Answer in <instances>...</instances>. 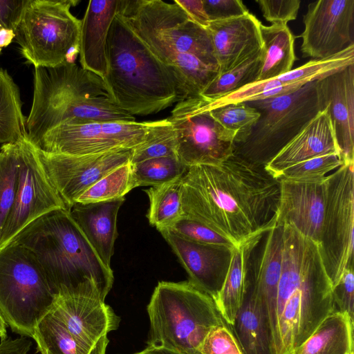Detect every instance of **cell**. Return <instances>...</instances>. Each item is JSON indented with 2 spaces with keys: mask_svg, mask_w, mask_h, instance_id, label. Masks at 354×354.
<instances>
[{
  "mask_svg": "<svg viewBox=\"0 0 354 354\" xmlns=\"http://www.w3.org/2000/svg\"><path fill=\"white\" fill-rule=\"evenodd\" d=\"M260 116L248 135L234 142L233 155L266 165L319 112L316 82L280 96L246 102Z\"/></svg>",
  "mask_w": 354,
  "mask_h": 354,
  "instance_id": "obj_8",
  "label": "cell"
},
{
  "mask_svg": "<svg viewBox=\"0 0 354 354\" xmlns=\"http://www.w3.org/2000/svg\"><path fill=\"white\" fill-rule=\"evenodd\" d=\"M188 168L176 157L153 158L131 164L134 188L170 182L183 176Z\"/></svg>",
  "mask_w": 354,
  "mask_h": 354,
  "instance_id": "obj_37",
  "label": "cell"
},
{
  "mask_svg": "<svg viewBox=\"0 0 354 354\" xmlns=\"http://www.w3.org/2000/svg\"><path fill=\"white\" fill-rule=\"evenodd\" d=\"M303 56L323 59L354 45V0L310 3L304 16Z\"/></svg>",
  "mask_w": 354,
  "mask_h": 354,
  "instance_id": "obj_16",
  "label": "cell"
},
{
  "mask_svg": "<svg viewBox=\"0 0 354 354\" xmlns=\"http://www.w3.org/2000/svg\"><path fill=\"white\" fill-rule=\"evenodd\" d=\"M159 232L187 271L188 281L214 300L228 272L232 248L195 243L167 229Z\"/></svg>",
  "mask_w": 354,
  "mask_h": 354,
  "instance_id": "obj_20",
  "label": "cell"
},
{
  "mask_svg": "<svg viewBox=\"0 0 354 354\" xmlns=\"http://www.w3.org/2000/svg\"><path fill=\"white\" fill-rule=\"evenodd\" d=\"M209 21H221L249 12L241 0H203Z\"/></svg>",
  "mask_w": 354,
  "mask_h": 354,
  "instance_id": "obj_45",
  "label": "cell"
},
{
  "mask_svg": "<svg viewBox=\"0 0 354 354\" xmlns=\"http://www.w3.org/2000/svg\"><path fill=\"white\" fill-rule=\"evenodd\" d=\"M37 151L50 183L68 209L93 184L130 162L133 149L84 156L50 153L38 147Z\"/></svg>",
  "mask_w": 354,
  "mask_h": 354,
  "instance_id": "obj_15",
  "label": "cell"
},
{
  "mask_svg": "<svg viewBox=\"0 0 354 354\" xmlns=\"http://www.w3.org/2000/svg\"><path fill=\"white\" fill-rule=\"evenodd\" d=\"M5 337H6V336H4L1 333H0V339Z\"/></svg>",
  "mask_w": 354,
  "mask_h": 354,
  "instance_id": "obj_51",
  "label": "cell"
},
{
  "mask_svg": "<svg viewBox=\"0 0 354 354\" xmlns=\"http://www.w3.org/2000/svg\"><path fill=\"white\" fill-rule=\"evenodd\" d=\"M18 184L15 201L0 236V250L41 216L66 207L50 183L37 147L28 136L18 141Z\"/></svg>",
  "mask_w": 354,
  "mask_h": 354,
  "instance_id": "obj_14",
  "label": "cell"
},
{
  "mask_svg": "<svg viewBox=\"0 0 354 354\" xmlns=\"http://www.w3.org/2000/svg\"><path fill=\"white\" fill-rule=\"evenodd\" d=\"M15 39V32L12 30L1 28L0 29V52L4 47L11 44Z\"/></svg>",
  "mask_w": 354,
  "mask_h": 354,
  "instance_id": "obj_48",
  "label": "cell"
},
{
  "mask_svg": "<svg viewBox=\"0 0 354 354\" xmlns=\"http://www.w3.org/2000/svg\"><path fill=\"white\" fill-rule=\"evenodd\" d=\"M352 64H354V45L329 57L312 59L277 78L286 84L304 86L322 80Z\"/></svg>",
  "mask_w": 354,
  "mask_h": 354,
  "instance_id": "obj_33",
  "label": "cell"
},
{
  "mask_svg": "<svg viewBox=\"0 0 354 354\" xmlns=\"http://www.w3.org/2000/svg\"><path fill=\"white\" fill-rule=\"evenodd\" d=\"M264 18L272 24L287 25L295 20L300 8V0H257Z\"/></svg>",
  "mask_w": 354,
  "mask_h": 354,
  "instance_id": "obj_43",
  "label": "cell"
},
{
  "mask_svg": "<svg viewBox=\"0 0 354 354\" xmlns=\"http://www.w3.org/2000/svg\"><path fill=\"white\" fill-rule=\"evenodd\" d=\"M264 233L253 236L232 250L224 283L214 300L222 318L230 326L234 325L243 303L250 254Z\"/></svg>",
  "mask_w": 354,
  "mask_h": 354,
  "instance_id": "obj_25",
  "label": "cell"
},
{
  "mask_svg": "<svg viewBox=\"0 0 354 354\" xmlns=\"http://www.w3.org/2000/svg\"><path fill=\"white\" fill-rule=\"evenodd\" d=\"M209 111L223 127L236 133L234 143L248 135L260 116L259 112L246 102L231 103Z\"/></svg>",
  "mask_w": 354,
  "mask_h": 354,
  "instance_id": "obj_40",
  "label": "cell"
},
{
  "mask_svg": "<svg viewBox=\"0 0 354 354\" xmlns=\"http://www.w3.org/2000/svg\"><path fill=\"white\" fill-rule=\"evenodd\" d=\"M10 243L32 254L55 294L61 290L97 288L105 299L112 288L111 268L101 261L67 209L41 216Z\"/></svg>",
  "mask_w": 354,
  "mask_h": 354,
  "instance_id": "obj_5",
  "label": "cell"
},
{
  "mask_svg": "<svg viewBox=\"0 0 354 354\" xmlns=\"http://www.w3.org/2000/svg\"><path fill=\"white\" fill-rule=\"evenodd\" d=\"M353 163H343L325 180L326 207L319 253L333 287L353 266Z\"/></svg>",
  "mask_w": 354,
  "mask_h": 354,
  "instance_id": "obj_11",
  "label": "cell"
},
{
  "mask_svg": "<svg viewBox=\"0 0 354 354\" xmlns=\"http://www.w3.org/2000/svg\"><path fill=\"white\" fill-rule=\"evenodd\" d=\"M153 123V121L64 123L47 131L35 145L47 153L69 156L134 149L147 140Z\"/></svg>",
  "mask_w": 354,
  "mask_h": 354,
  "instance_id": "obj_13",
  "label": "cell"
},
{
  "mask_svg": "<svg viewBox=\"0 0 354 354\" xmlns=\"http://www.w3.org/2000/svg\"><path fill=\"white\" fill-rule=\"evenodd\" d=\"M31 341L24 336L12 338L6 336L0 340V354H28Z\"/></svg>",
  "mask_w": 354,
  "mask_h": 354,
  "instance_id": "obj_47",
  "label": "cell"
},
{
  "mask_svg": "<svg viewBox=\"0 0 354 354\" xmlns=\"http://www.w3.org/2000/svg\"><path fill=\"white\" fill-rule=\"evenodd\" d=\"M261 25L250 12L209 22L206 29L211 38L219 74L235 67L262 48Z\"/></svg>",
  "mask_w": 354,
  "mask_h": 354,
  "instance_id": "obj_21",
  "label": "cell"
},
{
  "mask_svg": "<svg viewBox=\"0 0 354 354\" xmlns=\"http://www.w3.org/2000/svg\"><path fill=\"white\" fill-rule=\"evenodd\" d=\"M273 354H291L335 310L319 245L283 225Z\"/></svg>",
  "mask_w": 354,
  "mask_h": 354,
  "instance_id": "obj_3",
  "label": "cell"
},
{
  "mask_svg": "<svg viewBox=\"0 0 354 354\" xmlns=\"http://www.w3.org/2000/svg\"><path fill=\"white\" fill-rule=\"evenodd\" d=\"M133 354H180L176 352L155 346H147L143 351Z\"/></svg>",
  "mask_w": 354,
  "mask_h": 354,
  "instance_id": "obj_49",
  "label": "cell"
},
{
  "mask_svg": "<svg viewBox=\"0 0 354 354\" xmlns=\"http://www.w3.org/2000/svg\"><path fill=\"white\" fill-rule=\"evenodd\" d=\"M339 156L333 125L325 109L319 111L264 167L278 179L286 169L327 154Z\"/></svg>",
  "mask_w": 354,
  "mask_h": 354,
  "instance_id": "obj_22",
  "label": "cell"
},
{
  "mask_svg": "<svg viewBox=\"0 0 354 354\" xmlns=\"http://www.w3.org/2000/svg\"><path fill=\"white\" fill-rule=\"evenodd\" d=\"M343 162L339 156L331 153L313 158L283 170L278 179L300 183H321L328 174L338 169Z\"/></svg>",
  "mask_w": 354,
  "mask_h": 354,
  "instance_id": "obj_39",
  "label": "cell"
},
{
  "mask_svg": "<svg viewBox=\"0 0 354 354\" xmlns=\"http://www.w3.org/2000/svg\"><path fill=\"white\" fill-rule=\"evenodd\" d=\"M194 22L207 28L209 20L205 10L203 0H174Z\"/></svg>",
  "mask_w": 354,
  "mask_h": 354,
  "instance_id": "obj_46",
  "label": "cell"
},
{
  "mask_svg": "<svg viewBox=\"0 0 354 354\" xmlns=\"http://www.w3.org/2000/svg\"><path fill=\"white\" fill-rule=\"evenodd\" d=\"M18 141L0 147V236L12 207L17 189Z\"/></svg>",
  "mask_w": 354,
  "mask_h": 354,
  "instance_id": "obj_35",
  "label": "cell"
},
{
  "mask_svg": "<svg viewBox=\"0 0 354 354\" xmlns=\"http://www.w3.org/2000/svg\"><path fill=\"white\" fill-rule=\"evenodd\" d=\"M73 0H26L15 26L21 55L34 67H54L79 53L81 20Z\"/></svg>",
  "mask_w": 354,
  "mask_h": 354,
  "instance_id": "obj_9",
  "label": "cell"
},
{
  "mask_svg": "<svg viewBox=\"0 0 354 354\" xmlns=\"http://www.w3.org/2000/svg\"><path fill=\"white\" fill-rule=\"evenodd\" d=\"M163 157L178 158L176 134L168 118L153 121L147 140L133 149L130 162Z\"/></svg>",
  "mask_w": 354,
  "mask_h": 354,
  "instance_id": "obj_34",
  "label": "cell"
},
{
  "mask_svg": "<svg viewBox=\"0 0 354 354\" xmlns=\"http://www.w3.org/2000/svg\"><path fill=\"white\" fill-rule=\"evenodd\" d=\"M134 188L131 162L118 167L87 189L75 203H88L115 200Z\"/></svg>",
  "mask_w": 354,
  "mask_h": 354,
  "instance_id": "obj_36",
  "label": "cell"
},
{
  "mask_svg": "<svg viewBox=\"0 0 354 354\" xmlns=\"http://www.w3.org/2000/svg\"><path fill=\"white\" fill-rule=\"evenodd\" d=\"M230 328L243 354H272L270 334L247 281L242 305Z\"/></svg>",
  "mask_w": 354,
  "mask_h": 354,
  "instance_id": "obj_27",
  "label": "cell"
},
{
  "mask_svg": "<svg viewBox=\"0 0 354 354\" xmlns=\"http://www.w3.org/2000/svg\"><path fill=\"white\" fill-rule=\"evenodd\" d=\"M283 231V225L274 223L263 234L250 254L247 274V282L271 336L272 353L277 337V297L281 271Z\"/></svg>",
  "mask_w": 354,
  "mask_h": 354,
  "instance_id": "obj_17",
  "label": "cell"
},
{
  "mask_svg": "<svg viewBox=\"0 0 354 354\" xmlns=\"http://www.w3.org/2000/svg\"><path fill=\"white\" fill-rule=\"evenodd\" d=\"M124 197L88 203H75L68 210L103 264L111 268L118 236L117 216Z\"/></svg>",
  "mask_w": 354,
  "mask_h": 354,
  "instance_id": "obj_24",
  "label": "cell"
},
{
  "mask_svg": "<svg viewBox=\"0 0 354 354\" xmlns=\"http://www.w3.org/2000/svg\"><path fill=\"white\" fill-rule=\"evenodd\" d=\"M54 291L32 254L10 243L0 250V313L13 333L32 337Z\"/></svg>",
  "mask_w": 354,
  "mask_h": 354,
  "instance_id": "obj_10",
  "label": "cell"
},
{
  "mask_svg": "<svg viewBox=\"0 0 354 354\" xmlns=\"http://www.w3.org/2000/svg\"><path fill=\"white\" fill-rule=\"evenodd\" d=\"M333 297L338 310L348 314L354 320L353 266L346 268L337 283L333 287Z\"/></svg>",
  "mask_w": 354,
  "mask_h": 354,
  "instance_id": "obj_44",
  "label": "cell"
},
{
  "mask_svg": "<svg viewBox=\"0 0 354 354\" xmlns=\"http://www.w3.org/2000/svg\"><path fill=\"white\" fill-rule=\"evenodd\" d=\"M119 0H95L88 3L81 20L79 39L80 66L104 79L106 73V41Z\"/></svg>",
  "mask_w": 354,
  "mask_h": 354,
  "instance_id": "obj_23",
  "label": "cell"
},
{
  "mask_svg": "<svg viewBox=\"0 0 354 354\" xmlns=\"http://www.w3.org/2000/svg\"><path fill=\"white\" fill-rule=\"evenodd\" d=\"M279 180L280 200L274 223L289 225L319 245L326 207V180L321 183Z\"/></svg>",
  "mask_w": 354,
  "mask_h": 354,
  "instance_id": "obj_18",
  "label": "cell"
},
{
  "mask_svg": "<svg viewBox=\"0 0 354 354\" xmlns=\"http://www.w3.org/2000/svg\"><path fill=\"white\" fill-rule=\"evenodd\" d=\"M354 354V353H353Z\"/></svg>",
  "mask_w": 354,
  "mask_h": 354,
  "instance_id": "obj_52",
  "label": "cell"
},
{
  "mask_svg": "<svg viewBox=\"0 0 354 354\" xmlns=\"http://www.w3.org/2000/svg\"><path fill=\"white\" fill-rule=\"evenodd\" d=\"M106 62V87L129 114H155L179 101L167 68L118 13L108 33Z\"/></svg>",
  "mask_w": 354,
  "mask_h": 354,
  "instance_id": "obj_6",
  "label": "cell"
},
{
  "mask_svg": "<svg viewBox=\"0 0 354 354\" xmlns=\"http://www.w3.org/2000/svg\"><path fill=\"white\" fill-rule=\"evenodd\" d=\"M263 49L230 70L221 73L202 92L201 96L209 101L215 100L243 86L257 82L262 64Z\"/></svg>",
  "mask_w": 354,
  "mask_h": 354,
  "instance_id": "obj_32",
  "label": "cell"
},
{
  "mask_svg": "<svg viewBox=\"0 0 354 354\" xmlns=\"http://www.w3.org/2000/svg\"><path fill=\"white\" fill-rule=\"evenodd\" d=\"M147 346L180 354H200L208 333L225 322L214 299L189 281H160L147 306Z\"/></svg>",
  "mask_w": 354,
  "mask_h": 354,
  "instance_id": "obj_7",
  "label": "cell"
},
{
  "mask_svg": "<svg viewBox=\"0 0 354 354\" xmlns=\"http://www.w3.org/2000/svg\"><path fill=\"white\" fill-rule=\"evenodd\" d=\"M169 231L187 241L214 246L233 248L236 246L227 239L205 225L183 216L169 229Z\"/></svg>",
  "mask_w": 354,
  "mask_h": 354,
  "instance_id": "obj_41",
  "label": "cell"
},
{
  "mask_svg": "<svg viewBox=\"0 0 354 354\" xmlns=\"http://www.w3.org/2000/svg\"><path fill=\"white\" fill-rule=\"evenodd\" d=\"M6 328L7 324L0 313V333H1L4 336H7Z\"/></svg>",
  "mask_w": 354,
  "mask_h": 354,
  "instance_id": "obj_50",
  "label": "cell"
},
{
  "mask_svg": "<svg viewBox=\"0 0 354 354\" xmlns=\"http://www.w3.org/2000/svg\"><path fill=\"white\" fill-rule=\"evenodd\" d=\"M263 59L258 81L278 77L292 70L296 59L295 37L287 25L260 26Z\"/></svg>",
  "mask_w": 354,
  "mask_h": 354,
  "instance_id": "obj_28",
  "label": "cell"
},
{
  "mask_svg": "<svg viewBox=\"0 0 354 354\" xmlns=\"http://www.w3.org/2000/svg\"><path fill=\"white\" fill-rule=\"evenodd\" d=\"M32 338L40 354H106L77 342L50 310L37 323Z\"/></svg>",
  "mask_w": 354,
  "mask_h": 354,
  "instance_id": "obj_29",
  "label": "cell"
},
{
  "mask_svg": "<svg viewBox=\"0 0 354 354\" xmlns=\"http://www.w3.org/2000/svg\"><path fill=\"white\" fill-rule=\"evenodd\" d=\"M33 85L26 131L35 145L64 123L136 121L113 102L103 79L75 62L35 67Z\"/></svg>",
  "mask_w": 354,
  "mask_h": 354,
  "instance_id": "obj_4",
  "label": "cell"
},
{
  "mask_svg": "<svg viewBox=\"0 0 354 354\" xmlns=\"http://www.w3.org/2000/svg\"><path fill=\"white\" fill-rule=\"evenodd\" d=\"M27 136L19 89L8 73L0 67V145Z\"/></svg>",
  "mask_w": 354,
  "mask_h": 354,
  "instance_id": "obj_30",
  "label": "cell"
},
{
  "mask_svg": "<svg viewBox=\"0 0 354 354\" xmlns=\"http://www.w3.org/2000/svg\"><path fill=\"white\" fill-rule=\"evenodd\" d=\"M117 13L167 68L179 101L201 96L219 75L207 30L174 1L119 0Z\"/></svg>",
  "mask_w": 354,
  "mask_h": 354,
  "instance_id": "obj_2",
  "label": "cell"
},
{
  "mask_svg": "<svg viewBox=\"0 0 354 354\" xmlns=\"http://www.w3.org/2000/svg\"><path fill=\"white\" fill-rule=\"evenodd\" d=\"M302 86V85L297 84H286L277 78L258 81L247 84L239 90L215 100H208L204 106L205 109L210 110L231 103L249 102L280 96L291 93Z\"/></svg>",
  "mask_w": 354,
  "mask_h": 354,
  "instance_id": "obj_38",
  "label": "cell"
},
{
  "mask_svg": "<svg viewBox=\"0 0 354 354\" xmlns=\"http://www.w3.org/2000/svg\"><path fill=\"white\" fill-rule=\"evenodd\" d=\"M207 102L202 96L179 101L167 118L176 134L177 157L187 167L218 165L233 155L236 133L212 117Z\"/></svg>",
  "mask_w": 354,
  "mask_h": 354,
  "instance_id": "obj_12",
  "label": "cell"
},
{
  "mask_svg": "<svg viewBox=\"0 0 354 354\" xmlns=\"http://www.w3.org/2000/svg\"><path fill=\"white\" fill-rule=\"evenodd\" d=\"M182 177L151 187L146 191L149 199L147 218L158 231L169 229L183 216L181 205Z\"/></svg>",
  "mask_w": 354,
  "mask_h": 354,
  "instance_id": "obj_31",
  "label": "cell"
},
{
  "mask_svg": "<svg viewBox=\"0 0 354 354\" xmlns=\"http://www.w3.org/2000/svg\"><path fill=\"white\" fill-rule=\"evenodd\" d=\"M279 200V179L234 155L218 165L189 167L182 178L183 216L235 245L272 227Z\"/></svg>",
  "mask_w": 354,
  "mask_h": 354,
  "instance_id": "obj_1",
  "label": "cell"
},
{
  "mask_svg": "<svg viewBox=\"0 0 354 354\" xmlns=\"http://www.w3.org/2000/svg\"><path fill=\"white\" fill-rule=\"evenodd\" d=\"M200 354H243L230 326L225 322L214 327L205 337Z\"/></svg>",
  "mask_w": 354,
  "mask_h": 354,
  "instance_id": "obj_42",
  "label": "cell"
},
{
  "mask_svg": "<svg viewBox=\"0 0 354 354\" xmlns=\"http://www.w3.org/2000/svg\"><path fill=\"white\" fill-rule=\"evenodd\" d=\"M353 321L334 310L291 354H353Z\"/></svg>",
  "mask_w": 354,
  "mask_h": 354,
  "instance_id": "obj_26",
  "label": "cell"
},
{
  "mask_svg": "<svg viewBox=\"0 0 354 354\" xmlns=\"http://www.w3.org/2000/svg\"><path fill=\"white\" fill-rule=\"evenodd\" d=\"M322 110L327 109L343 163L354 162V64L316 81Z\"/></svg>",
  "mask_w": 354,
  "mask_h": 354,
  "instance_id": "obj_19",
  "label": "cell"
}]
</instances>
